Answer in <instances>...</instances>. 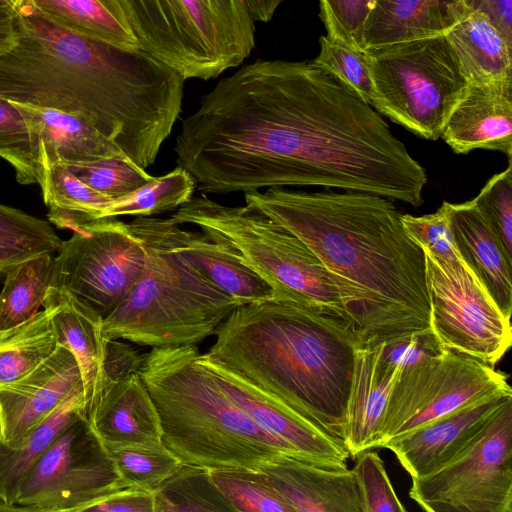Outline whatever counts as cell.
Returning a JSON list of instances; mask_svg holds the SVG:
<instances>
[{"label":"cell","instance_id":"1","mask_svg":"<svg viewBox=\"0 0 512 512\" xmlns=\"http://www.w3.org/2000/svg\"><path fill=\"white\" fill-rule=\"evenodd\" d=\"M174 150L203 194L317 186L418 207L427 183L372 106L313 61L258 59L221 79Z\"/></svg>","mask_w":512,"mask_h":512},{"label":"cell","instance_id":"2","mask_svg":"<svg viewBox=\"0 0 512 512\" xmlns=\"http://www.w3.org/2000/svg\"><path fill=\"white\" fill-rule=\"evenodd\" d=\"M16 43L0 54V98L78 114L146 170L172 132L184 79L145 51L68 32L17 7Z\"/></svg>","mask_w":512,"mask_h":512},{"label":"cell","instance_id":"3","mask_svg":"<svg viewBox=\"0 0 512 512\" xmlns=\"http://www.w3.org/2000/svg\"><path fill=\"white\" fill-rule=\"evenodd\" d=\"M244 199L324 263L360 346L431 330L425 255L390 199L284 187L245 192Z\"/></svg>","mask_w":512,"mask_h":512},{"label":"cell","instance_id":"4","mask_svg":"<svg viewBox=\"0 0 512 512\" xmlns=\"http://www.w3.org/2000/svg\"><path fill=\"white\" fill-rule=\"evenodd\" d=\"M205 355L344 443L359 341L347 318L291 299L235 308Z\"/></svg>","mask_w":512,"mask_h":512},{"label":"cell","instance_id":"5","mask_svg":"<svg viewBox=\"0 0 512 512\" xmlns=\"http://www.w3.org/2000/svg\"><path fill=\"white\" fill-rule=\"evenodd\" d=\"M199 356L195 345L152 348L138 371L158 412L162 441L182 463L260 471L279 456L299 459L221 390Z\"/></svg>","mask_w":512,"mask_h":512},{"label":"cell","instance_id":"6","mask_svg":"<svg viewBox=\"0 0 512 512\" xmlns=\"http://www.w3.org/2000/svg\"><path fill=\"white\" fill-rule=\"evenodd\" d=\"M129 226L145 246V266L129 294L103 318L105 340L161 348L195 345L214 335L240 304L138 217Z\"/></svg>","mask_w":512,"mask_h":512},{"label":"cell","instance_id":"7","mask_svg":"<svg viewBox=\"0 0 512 512\" xmlns=\"http://www.w3.org/2000/svg\"><path fill=\"white\" fill-rule=\"evenodd\" d=\"M140 49L184 80L236 68L255 46L244 0H117Z\"/></svg>","mask_w":512,"mask_h":512},{"label":"cell","instance_id":"8","mask_svg":"<svg viewBox=\"0 0 512 512\" xmlns=\"http://www.w3.org/2000/svg\"><path fill=\"white\" fill-rule=\"evenodd\" d=\"M170 219L226 241L271 287L291 299L346 318L338 289L320 258L298 237L247 204L226 206L205 194L192 197Z\"/></svg>","mask_w":512,"mask_h":512},{"label":"cell","instance_id":"9","mask_svg":"<svg viewBox=\"0 0 512 512\" xmlns=\"http://www.w3.org/2000/svg\"><path fill=\"white\" fill-rule=\"evenodd\" d=\"M365 54L374 87L371 106L424 139L441 138L469 87L446 34L368 49Z\"/></svg>","mask_w":512,"mask_h":512},{"label":"cell","instance_id":"10","mask_svg":"<svg viewBox=\"0 0 512 512\" xmlns=\"http://www.w3.org/2000/svg\"><path fill=\"white\" fill-rule=\"evenodd\" d=\"M409 495L429 512H512V397L448 462L412 477Z\"/></svg>","mask_w":512,"mask_h":512},{"label":"cell","instance_id":"11","mask_svg":"<svg viewBox=\"0 0 512 512\" xmlns=\"http://www.w3.org/2000/svg\"><path fill=\"white\" fill-rule=\"evenodd\" d=\"M57 252L49 289L68 292L103 318L129 294L146 261L142 240L116 218L78 227Z\"/></svg>","mask_w":512,"mask_h":512},{"label":"cell","instance_id":"12","mask_svg":"<svg viewBox=\"0 0 512 512\" xmlns=\"http://www.w3.org/2000/svg\"><path fill=\"white\" fill-rule=\"evenodd\" d=\"M423 252L430 328L438 343L494 367L512 344L510 317L462 256L441 259Z\"/></svg>","mask_w":512,"mask_h":512},{"label":"cell","instance_id":"13","mask_svg":"<svg viewBox=\"0 0 512 512\" xmlns=\"http://www.w3.org/2000/svg\"><path fill=\"white\" fill-rule=\"evenodd\" d=\"M498 393H512L504 373L465 354L443 349L428 361L399 373L377 447Z\"/></svg>","mask_w":512,"mask_h":512},{"label":"cell","instance_id":"14","mask_svg":"<svg viewBox=\"0 0 512 512\" xmlns=\"http://www.w3.org/2000/svg\"><path fill=\"white\" fill-rule=\"evenodd\" d=\"M127 487L90 421L72 422L25 476L17 497L26 512H84Z\"/></svg>","mask_w":512,"mask_h":512},{"label":"cell","instance_id":"15","mask_svg":"<svg viewBox=\"0 0 512 512\" xmlns=\"http://www.w3.org/2000/svg\"><path fill=\"white\" fill-rule=\"evenodd\" d=\"M199 360L237 406L285 442L300 460L325 468H347L349 453L343 441L205 354L200 353Z\"/></svg>","mask_w":512,"mask_h":512},{"label":"cell","instance_id":"16","mask_svg":"<svg viewBox=\"0 0 512 512\" xmlns=\"http://www.w3.org/2000/svg\"><path fill=\"white\" fill-rule=\"evenodd\" d=\"M79 387L83 384L77 361L60 345L31 372L0 386L3 443L17 446Z\"/></svg>","mask_w":512,"mask_h":512},{"label":"cell","instance_id":"17","mask_svg":"<svg viewBox=\"0 0 512 512\" xmlns=\"http://www.w3.org/2000/svg\"><path fill=\"white\" fill-rule=\"evenodd\" d=\"M158 239L181 254L240 305L273 297L268 283L233 246L206 233L187 230L170 218L138 217Z\"/></svg>","mask_w":512,"mask_h":512},{"label":"cell","instance_id":"18","mask_svg":"<svg viewBox=\"0 0 512 512\" xmlns=\"http://www.w3.org/2000/svg\"><path fill=\"white\" fill-rule=\"evenodd\" d=\"M510 397L512 393L483 398L394 438L382 447L395 454L411 477L426 475L454 457Z\"/></svg>","mask_w":512,"mask_h":512},{"label":"cell","instance_id":"19","mask_svg":"<svg viewBox=\"0 0 512 512\" xmlns=\"http://www.w3.org/2000/svg\"><path fill=\"white\" fill-rule=\"evenodd\" d=\"M441 138L457 154L484 149L511 159L512 77L489 84H469Z\"/></svg>","mask_w":512,"mask_h":512},{"label":"cell","instance_id":"20","mask_svg":"<svg viewBox=\"0 0 512 512\" xmlns=\"http://www.w3.org/2000/svg\"><path fill=\"white\" fill-rule=\"evenodd\" d=\"M260 471L294 512H362L359 490L348 468H325L279 456Z\"/></svg>","mask_w":512,"mask_h":512},{"label":"cell","instance_id":"21","mask_svg":"<svg viewBox=\"0 0 512 512\" xmlns=\"http://www.w3.org/2000/svg\"><path fill=\"white\" fill-rule=\"evenodd\" d=\"M51 309V323L57 345L75 357L82 378L86 418L106 383V344L103 317L64 290L49 289L43 307Z\"/></svg>","mask_w":512,"mask_h":512},{"label":"cell","instance_id":"22","mask_svg":"<svg viewBox=\"0 0 512 512\" xmlns=\"http://www.w3.org/2000/svg\"><path fill=\"white\" fill-rule=\"evenodd\" d=\"M470 11L464 0H376L360 47L365 51L443 35Z\"/></svg>","mask_w":512,"mask_h":512},{"label":"cell","instance_id":"23","mask_svg":"<svg viewBox=\"0 0 512 512\" xmlns=\"http://www.w3.org/2000/svg\"><path fill=\"white\" fill-rule=\"evenodd\" d=\"M87 419L106 447L162 441L158 412L138 373L107 382Z\"/></svg>","mask_w":512,"mask_h":512},{"label":"cell","instance_id":"24","mask_svg":"<svg viewBox=\"0 0 512 512\" xmlns=\"http://www.w3.org/2000/svg\"><path fill=\"white\" fill-rule=\"evenodd\" d=\"M401 370L383 362L379 345L359 346L347 406L344 445L349 456L377 447L389 396Z\"/></svg>","mask_w":512,"mask_h":512},{"label":"cell","instance_id":"25","mask_svg":"<svg viewBox=\"0 0 512 512\" xmlns=\"http://www.w3.org/2000/svg\"><path fill=\"white\" fill-rule=\"evenodd\" d=\"M453 239L464 261L485 285L502 312L511 318L512 257L491 229L474 199L449 203Z\"/></svg>","mask_w":512,"mask_h":512},{"label":"cell","instance_id":"26","mask_svg":"<svg viewBox=\"0 0 512 512\" xmlns=\"http://www.w3.org/2000/svg\"><path fill=\"white\" fill-rule=\"evenodd\" d=\"M13 103L39 137L43 171L54 163L71 165L105 158L128 159L112 140L78 114Z\"/></svg>","mask_w":512,"mask_h":512},{"label":"cell","instance_id":"27","mask_svg":"<svg viewBox=\"0 0 512 512\" xmlns=\"http://www.w3.org/2000/svg\"><path fill=\"white\" fill-rule=\"evenodd\" d=\"M73 34L132 50L140 48L117 0H17Z\"/></svg>","mask_w":512,"mask_h":512},{"label":"cell","instance_id":"28","mask_svg":"<svg viewBox=\"0 0 512 512\" xmlns=\"http://www.w3.org/2000/svg\"><path fill=\"white\" fill-rule=\"evenodd\" d=\"M446 37L470 85L512 77V45L481 12L471 10Z\"/></svg>","mask_w":512,"mask_h":512},{"label":"cell","instance_id":"29","mask_svg":"<svg viewBox=\"0 0 512 512\" xmlns=\"http://www.w3.org/2000/svg\"><path fill=\"white\" fill-rule=\"evenodd\" d=\"M85 416L83 387L72 392L15 447L0 440V499L18 505L20 486L33 465L75 420ZM86 417V416H85Z\"/></svg>","mask_w":512,"mask_h":512},{"label":"cell","instance_id":"30","mask_svg":"<svg viewBox=\"0 0 512 512\" xmlns=\"http://www.w3.org/2000/svg\"><path fill=\"white\" fill-rule=\"evenodd\" d=\"M39 185L49 210L48 221L72 232L98 220L101 209L111 200L84 184L63 163L45 166Z\"/></svg>","mask_w":512,"mask_h":512},{"label":"cell","instance_id":"31","mask_svg":"<svg viewBox=\"0 0 512 512\" xmlns=\"http://www.w3.org/2000/svg\"><path fill=\"white\" fill-rule=\"evenodd\" d=\"M52 254L15 265L5 274L0 292V331L18 326L39 312L52 280Z\"/></svg>","mask_w":512,"mask_h":512},{"label":"cell","instance_id":"32","mask_svg":"<svg viewBox=\"0 0 512 512\" xmlns=\"http://www.w3.org/2000/svg\"><path fill=\"white\" fill-rule=\"evenodd\" d=\"M50 307L0 337V386L25 376L56 348Z\"/></svg>","mask_w":512,"mask_h":512},{"label":"cell","instance_id":"33","mask_svg":"<svg viewBox=\"0 0 512 512\" xmlns=\"http://www.w3.org/2000/svg\"><path fill=\"white\" fill-rule=\"evenodd\" d=\"M61 242L49 221L0 204V277L22 261L57 252Z\"/></svg>","mask_w":512,"mask_h":512},{"label":"cell","instance_id":"34","mask_svg":"<svg viewBox=\"0 0 512 512\" xmlns=\"http://www.w3.org/2000/svg\"><path fill=\"white\" fill-rule=\"evenodd\" d=\"M195 189L193 177L178 166L165 175L153 177L135 191L107 202L100 211L99 219L118 216L150 217L172 211L187 203Z\"/></svg>","mask_w":512,"mask_h":512},{"label":"cell","instance_id":"35","mask_svg":"<svg viewBox=\"0 0 512 512\" xmlns=\"http://www.w3.org/2000/svg\"><path fill=\"white\" fill-rule=\"evenodd\" d=\"M155 512L233 511L213 483L210 470L183 464L154 491Z\"/></svg>","mask_w":512,"mask_h":512},{"label":"cell","instance_id":"36","mask_svg":"<svg viewBox=\"0 0 512 512\" xmlns=\"http://www.w3.org/2000/svg\"><path fill=\"white\" fill-rule=\"evenodd\" d=\"M0 158L23 185L40 184L43 166L39 137L13 102L0 98Z\"/></svg>","mask_w":512,"mask_h":512},{"label":"cell","instance_id":"37","mask_svg":"<svg viewBox=\"0 0 512 512\" xmlns=\"http://www.w3.org/2000/svg\"><path fill=\"white\" fill-rule=\"evenodd\" d=\"M107 449L126 486L154 491L183 465L163 441L110 446Z\"/></svg>","mask_w":512,"mask_h":512},{"label":"cell","instance_id":"38","mask_svg":"<svg viewBox=\"0 0 512 512\" xmlns=\"http://www.w3.org/2000/svg\"><path fill=\"white\" fill-rule=\"evenodd\" d=\"M210 476L233 511L294 512L262 471L210 470Z\"/></svg>","mask_w":512,"mask_h":512},{"label":"cell","instance_id":"39","mask_svg":"<svg viewBox=\"0 0 512 512\" xmlns=\"http://www.w3.org/2000/svg\"><path fill=\"white\" fill-rule=\"evenodd\" d=\"M66 166L84 184L111 200L135 191L154 177L124 158H105Z\"/></svg>","mask_w":512,"mask_h":512},{"label":"cell","instance_id":"40","mask_svg":"<svg viewBox=\"0 0 512 512\" xmlns=\"http://www.w3.org/2000/svg\"><path fill=\"white\" fill-rule=\"evenodd\" d=\"M372 105L374 87L365 51L351 48L328 35L320 37V53L313 60Z\"/></svg>","mask_w":512,"mask_h":512},{"label":"cell","instance_id":"41","mask_svg":"<svg viewBox=\"0 0 512 512\" xmlns=\"http://www.w3.org/2000/svg\"><path fill=\"white\" fill-rule=\"evenodd\" d=\"M356 457L351 470L361 497L362 512H405L380 456L368 449Z\"/></svg>","mask_w":512,"mask_h":512},{"label":"cell","instance_id":"42","mask_svg":"<svg viewBox=\"0 0 512 512\" xmlns=\"http://www.w3.org/2000/svg\"><path fill=\"white\" fill-rule=\"evenodd\" d=\"M481 213L512 257V165L495 174L474 198Z\"/></svg>","mask_w":512,"mask_h":512},{"label":"cell","instance_id":"43","mask_svg":"<svg viewBox=\"0 0 512 512\" xmlns=\"http://www.w3.org/2000/svg\"><path fill=\"white\" fill-rule=\"evenodd\" d=\"M401 221L409 237L423 251L441 259L461 256L451 231L449 202H443L431 214H402Z\"/></svg>","mask_w":512,"mask_h":512},{"label":"cell","instance_id":"44","mask_svg":"<svg viewBox=\"0 0 512 512\" xmlns=\"http://www.w3.org/2000/svg\"><path fill=\"white\" fill-rule=\"evenodd\" d=\"M375 1L319 0L320 18L327 35L351 48L362 50V29Z\"/></svg>","mask_w":512,"mask_h":512},{"label":"cell","instance_id":"45","mask_svg":"<svg viewBox=\"0 0 512 512\" xmlns=\"http://www.w3.org/2000/svg\"><path fill=\"white\" fill-rule=\"evenodd\" d=\"M442 350L430 330L379 345V356L386 364L403 371L428 361Z\"/></svg>","mask_w":512,"mask_h":512},{"label":"cell","instance_id":"46","mask_svg":"<svg viewBox=\"0 0 512 512\" xmlns=\"http://www.w3.org/2000/svg\"><path fill=\"white\" fill-rule=\"evenodd\" d=\"M94 512H155L153 491L136 486L115 490L89 505Z\"/></svg>","mask_w":512,"mask_h":512},{"label":"cell","instance_id":"47","mask_svg":"<svg viewBox=\"0 0 512 512\" xmlns=\"http://www.w3.org/2000/svg\"><path fill=\"white\" fill-rule=\"evenodd\" d=\"M144 355L127 340H108L104 361L106 383L138 373Z\"/></svg>","mask_w":512,"mask_h":512},{"label":"cell","instance_id":"48","mask_svg":"<svg viewBox=\"0 0 512 512\" xmlns=\"http://www.w3.org/2000/svg\"><path fill=\"white\" fill-rule=\"evenodd\" d=\"M471 10L481 12L512 45V0H464Z\"/></svg>","mask_w":512,"mask_h":512},{"label":"cell","instance_id":"49","mask_svg":"<svg viewBox=\"0 0 512 512\" xmlns=\"http://www.w3.org/2000/svg\"><path fill=\"white\" fill-rule=\"evenodd\" d=\"M17 0H0V54L17 41Z\"/></svg>","mask_w":512,"mask_h":512},{"label":"cell","instance_id":"50","mask_svg":"<svg viewBox=\"0 0 512 512\" xmlns=\"http://www.w3.org/2000/svg\"><path fill=\"white\" fill-rule=\"evenodd\" d=\"M285 0H244L247 10L252 19L259 22H269L278 7Z\"/></svg>","mask_w":512,"mask_h":512},{"label":"cell","instance_id":"51","mask_svg":"<svg viewBox=\"0 0 512 512\" xmlns=\"http://www.w3.org/2000/svg\"><path fill=\"white\" fill-rule=\"evenodd\" d=\"M9 512V511H13V512H16V511H23V512H26V510L19 506V505H11V504H8L6 502H4L3 500L0 499V512Z\"/></svg>","mask_w":512,"mask_h":512},{"label":"cell","instance_id":"52","mask_svg":"<svg viewBox=\"0 0 512 512\" xmlns=\"http://www.w3.org/2000/svg\"><path fill=\"white\" fill-rule=\"evenodd\" d=\"M0 440H2V424H1V419H0Z\"/></svg>","mask_w":512,"mask_h":512},{"label":"cell","instance_id":"53","mask_svg":"<svg viewBox=\"0 0 512 512\" xmlns=\"http://www.w3.org/2000/svg\"><path fill=\"white\" fill-rule=\"evenodd\" d=\"M3 332H4V331H0V337H1V335L3 334Z\"/></svg>","mask_w":512,"mask_h":512}]
</instances>
